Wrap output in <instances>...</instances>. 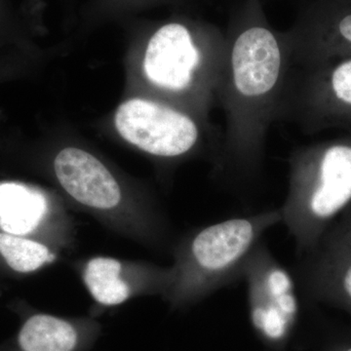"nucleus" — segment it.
<instances>
[{"instance_id": "4468645a", "label": "nucleus", "mask_w": 351, "mask_h": 351, "mask_svg": "<svg viewBox=\"0 0 351 351\" xmlns=\"http://www.w3.org/2000/svg\"><path fill=\"white\" fill-rule=\"evenodd\" d=\"M327 232L351 246V205L339 217Z\"/></svg>"}, {"instance_id": "20e7f679", "label": "nucleus", "mask_w": 351, "mask_h": 351, "mask_svg": "<svg viewBox=\"0 0 351 351\" xmlns=\"http://www.w3.org/2000/svg\"><path fill=\"white\" fill-rule=\"evenodd\" d=\"M226 39H197L179 23L161 27L147 43L143 61L145 78L163 94L184 98L198 119L208 122L225 60Z\"/></svg>"}, {"instance_id": "7ed1b4c3", "label": "nucleus", "mask_w": 351, "mask_h": 351, "mask_svg": "<svg viewBox=\"0 0 351 351\" xmlns=\"http://www.w3.org/2000/svg\"><path fill=\"white\" fill-rule=\"evenodd\" d=\"M282 223L280 208L234 217L201 228L178 251L167 295L173 304L204 299L241 280L245 263L274 226Z\"/></svg>"}, {"instance_id": "dca6fc26", "label": "nucleus", "mask_w": 351, "mask_h": 351, "mask_svg": "<svg viewBox=\"0 0 351 351\" xmlns=\"http://www.w3.org/2000/svg\"><path fill=\"white\" fill-rule=\"evenodd\" d=\"M339 351H351V346H346V348H343V350H339Z\"/></svg>"}, {"instance_id": "f8f14e48", "label": "nucleus", "mask_w": 351, "mask_h": 351, "mask_svg": "<svg viewBox=\"0 0 351 351\" xmlns=\"http://www.w3.org/2000/svg\"><path fill=\"white\" fill-rule=\"evenodd\" d=\"M54 258L49 247L38 240L0 232V267L6 271L34 274Z\"/></svg>"}, {"instance_id": "f03ea898", "label": "nucleus", "mask_w": 351, "mask_h": 351, "mask_svg": "<svg viewBox=\"0 0 351 351\" xmlns=\"http://www.w3.org/2000/svg\"><path fill=\"white\" fill-rule=\"evenodd\" d=\"M288 165L287 195L280 211L301 257L351 205V144L297 147Z\"/></svg>"}, {"instance_id": "1a4fd4ad", "label": "nucleus", "mask_w": 351, "mask_h": 351, "mask_svg": "<svg viewBox=\"0 0 351 351\" xmlns=\"http://www.w3.org/2000/svg\"><path fill=\"white\" fill-rule=\"evenodd\" d=\"M92 332L77 323L43 313L22 316L19 330L0 351H82Z\"/></svg>"}, {"instance_id": "0eeeda50", "label": "nucleus", "mask_w": 351, "mask_h": 351, "mask_svg": "<svg viewBox=\"0 0 351 351\" xmlns=\"http://www.w3.org/2000/svg\"><path fill=\"white\" fill-rule=\"evenodd\" d=\"M300 292L351 313V246L325 233L313 250L299 257L294 274Z\"/></svg>"}, {"instance_id": "6e6552de", "label": "nucleus", "mask_w": 351, "mask_h": 351, "mask_svg": "<svg viewBox=\"0 0 351 351\" xmlns=\"http://www.w3.org/2000/svg\"><path fill=\"white\" fill-rule=\"evenodd\" d=\"M62 188L80 204L95 210H110L121 201V189L110 170L89 152L66 147L54 161Z\"/></svg>"}, {"instance_id": "39448f33", "label": "nucleus", "mask_w": 351, "mask_h": 351, "mask_svg": "<svg viewBox=\"0 0 351 351\" xmlns=\"http://www.w3.org/2000/svg\"><path fill=\"white\" fill-rule=\"evenodd\" d=\"M115 126L127 142L164 159L189 156L206 138L219 143L223 138V132L214 131L210 123L186 110L145 99L122 104L115 114Z\"/></svg>"}, {"instance_id": "9d476101", "label": "nucleus", "mask_w": 351, "mask_h": 351, "mask_svg": "<svg viewBox=\"0 0 351 351\" xmlns=\"http://www.w3.org/2000/svg\"><path fill=\"white\" fill-rule=\"evenodd\" d=\"M47 212V199L38 189L20 182H0V232L34 239Z\"/></svg>"}, {"instance_id": "ddd939ff", "label": "nucleus", "mask_w": 351, "mask_h": 351, "mask_svg": "<svg viewBox=\"0 0 351 351\" xmlns=\"http://www.w3.org/2000/svg\"><path fill=\"white\" fill-rule=\"evenodd\" d=\"M301 68V66H300ZM311 69L316 75L321 77L326 78L327 82H319L306 75L301 69L291 66L289 71L287 80L289 82L298 83V84L306 85V86L327 88V93H306V92H289L283 91L282 94H328L334 99L335 103L341 104L346 107L351 108V60L343 62V63L335 66L330 71L329 75H324L315 69Z\"/></svg>"}, {"instance_id": "f257e3e1", "label": "nucleus", "mask_w": 351, "mask_h": 351, "mask_svg": "<svg viewBox=\"0 0 351 351\" xmlns=\"http://www.w3.org/2000/svg\"><path fill=\"white\" fill-rule=\"evenodd\" d=\"M291 66L287 39L265 25H247L226 39L217 91L226 127L214 162L221 181L242 189L260 177L267 134L276 121Z\"/></svg>"}, {"instance_id": "9b49d317", "label": "nucleus", "mask_w": 351, "mask_h": 351, "mask_svg": "<svg viewBox=\"0 0 351 351\" xmlns=\"http://www.w3.org/2000/svg\"><path fill=\"white\" fill-rule=\"evenodd\" d=\"M83 277L90 294L103 306H119L130 297V286L122 276V265L117 258H91L85 267Z\"/></svg>"}, {"instance_id": "2eb2a0df", "label": "nucleus", "mask_w": 351, "mask_h": 351, "mask_svg": "<svg viewBox=\"0 0 351 351\" xmlns=\"http://www.w3.org/2000/svg\"><path fill=\"white\" fill-rule=\"evenodd\" d=\"M339 36L346 41L351 44V14L345 16L338 25Z\"/></svg>"}, {"instance_id": "423d86ee", "label": "nucleus", "mask_w": 351, "mask_h": 351, "mask_svg": "<svg viewBox=\"0 0 351 351\" xmlns=\"http://www.w3.org/2000/svg\"><path fill=\"white\" fill-rule=\"evenodd\" d=\"M242 280L252 324L270 343L287 338L299 313L298 284L262 240L245 263Z\"/></svg>"}]
</instances>
